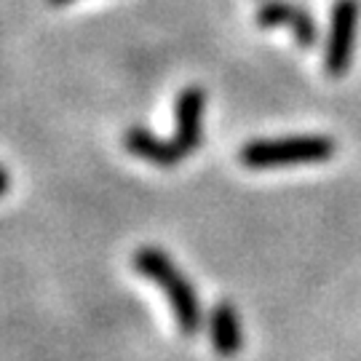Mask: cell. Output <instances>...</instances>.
Segmentation results:
<instances>
[{"label":"cell","mask_w":361,"mask_h":361,"mask_svg":"<svg viewBox=\"0 0 361 361\" xmlns=\"http://www.w3.org/2000/svg\"><path fill=\"white\" fill-rule=\"evenodd\" d=\"M204 113H207V91L201 86H188L174 102V140L185 158L204 145Z\"/></svg>","instance_id":"4"},{"label":"cell","mask_w":361,"mask_h":361,"mask_svg":"<svg viewBox=\"0 0 361 361\" xmlns=\"http://www.w3.org/2000/svg\"><path fill=\"white\" fill-rule=\"evenodd\" d=\"M123 145L131 155H137V158H142L158 169H171L185 161V155L177 150V145L155 137L153 131L145 129V126H129L123 131Z\"/></svg>","instance_id":"6"},{"label":"cell","mask_w":361,"mask_h":361,"mask_svg":"<svg viewBox=\"0 0 361 361\" xmlns=\"http://www.w3.org/2000/svg\"><path fill=\"white\" fill-rule=\"evenodd\" d=\"M292 32H295V40L302 46V49H310L313 43H316V22H313V16L308 11H302V8H297L295 19H292Z\"/></svg>","instance_id":"8"},{"label":"cell","mask_w":361,"mask_h":361,"mask_svg":"<svg viewBox=\"0 0 361 361\" xmlns=\"http://www.w3.org/2000/svg\"><path fill=\"white\" fill-rule=\"evenodd\" d=\"M359 0H337L332 6L329 38H326V49H324V73L329 78L348 75L350 62H353L356 32H359Z\"/></svg>","instance_id":"3"},{"label":"cell","mask_w":361,"mask_h":361,"mask_svg":"<svg viewBox=\"0 0 361 361\" xmlns=\"http://www.w3.org/2000/svg\"><path fill=\"white\" fill-rule=\"evenodd\" d=\"M134 271L145 276L147 281H153L164 295L171 308V316L177 322L182 337H195L204 329V308H201V297L188 281V276L177 268V262L169 257L164 249L158 246H142L134 252L131 257Z\"/></svg>","instance_id":"1"},{"label":"cell","mask_w":361,"mask_h":361,"mask_svg":"<svg viewBox=\"0 0 361 361\" xmlns=\"http://www.w3.org/2000/svg\"><path fill=\"white\" fill-rule=\"evenodd\" d=\"M8 190H11V174L0 166V198L8 193Z\"/></svg>","instance_id":"9"},{"label":"cell","mask_w":361,"mask_h":361,"mask_svg":"<svg viewBox=\"0 0 361 361\" xmlns=\"http://www.w3.org/2000/svg\"><path fill=\"white\" fill-rule=\"evenodd\" d=\"M49 3H54V6H65V3H70V0H49Z\"/></svg>","instance_id":"10"},{"label":"cell","mask_w":361,"mask_h":361,"mask_svg":"<svg viewBox=\"0 0 361 361\" xmlns=\"http://www.w3.org/2000/svg\"><path fill=\"white\" fill-rule=\"evenodd\" d=\"M337 153V142L326 134H302L284 140H255L246 142L238 161L246 169H281L300 164H324Z\"/></svg>","instance_id":"2"},{"label":"cell","mask_w":361,"mask_h":361,"mask_svg":"<svg viewBox=\"0 0 361 361\" xmlns=\"http://www.w3.org/2000/svg\"><path fill=\"white\" fill-rule=\"evenodd\" d=\"M207 332L212 340V348L219 359H233L244 348V329L241 319L233 308L231 300H219L207 319Z\"/></svg>","instance_id":"5"},{"label":"cell","mask_w":361,"mask_h":361,"mask_svg":"<svg viewBox=\"0 0 361 361\" xmlns=\"http://www.w3.org/2000/svg\"><path fill=\"white\" fill-rule=\"evenodd\" d=\"M295 13H297L295 3H286V0H273V3L259 6L255 19H257V25L262 27V30H273V27L292 25Z\"/></svg>","instance_id":"7"}]
</instances>
